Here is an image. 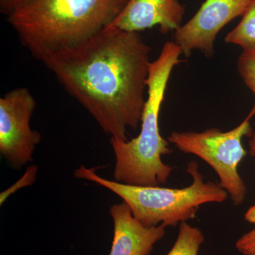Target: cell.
<instances>
[{"label":"cell","instance_id":"4","mask_svg":"<svg viewBox=\"0 0 255 255\" xmlns=\"http://www.w3.org/2000/svg\"><path fill=\"white\" fill-rule=\"evenodd\" d=\"M187 172L193 178L192 184L182 189L130 185L100 177L95 169L80 166L74 176L95 182L122 198L131 210L132 216L145 227L159 223L165 227H176L188 220L195 219L201 206L208 203L227 200V191L219 183L205 182L195 161L188 164Z\"/></svg>","mask_w":255,"mask_h":255},{"label":"cell","instance_id":"12","mask_svg":"<svg viewBox=\"0 0 255 255\" xmlns=\"http://www.w3.org/2000/svg\"><path fill=\"white\" fill-rule=\"evenodd\" d=\"M237 68L242 80L255 95V49L243 50L238 58Z\"/></svg>","mask_w":255,"mask_h":255},{"label":"cell","instance_id":"11","mask_svg":"<svg viewBox=\"0 0 255 255\" xmlns=\"http://www.w3.org/2000/svg\"><path fill=\"white\" fill-rule=\"evenodd\" d=\"M205 237L199 228L187 222L179 224L175 243L167 255H198Z\"/></svg>","mask_w":255,"mask_h":255},{"label":"cell","instance_id":"1","mask_svg":"<svg viewBox=\"0 0 255 255\" xmlns=\"http://www.w3.org/2000/svg\"><path fill=\"white\" fill-rule=\"evenodd\" d=\"M151 48L140 32L106 28L42 62L112 138L141 124Z\"/></svg>","mask_w":255,"mask_h":255},{"label":"cell","instance_id":"8","mask_svg":"<svg viewBox=\"0 0 255 255\" xmlns=\"http://www.w3.org/2000/svg\"><path fill=\"white\" fill-rule=\"evenodd\" d=\"M185 7L178 0H128L107 28L140 32L155 26L163 34L182 26Z\"/></svg>","mask_w":255,"mask_h":255},{"label":"cell","instance_id":"15","mask_svg":"<svg viewBox=\"0 0 255 255\" xmlns=\"http://www.w3.org/2000/svg\"><path fill=\"white\" fill-rule=\"evenodd\" d=\"M32 0H0L1 11L6 16L22 7Z\"/></svg>","mask_w":255,"mask_h":255},{"label":"cell","instance_id":"7","mask_svg":"<svg viewBox=\"0 0 255 255\" xmlns=\"http://www.w3.org/2000/svg\"><path fill=\"white\" fill-rule=\"evenodd\" d=\"M252 1L206 0L194 16L174 32L173 41L186 57L198 50L211 58L219 32L233 19L243 16Z\"/></svg>","mask_w":255,"mask_h":255},{"label":"cell","instance_id":"14","mask_svg":"<svg viewBox=\"0 0 255 255\" xmlns=\"http://www.w3.org/2000/svg\"><path fill=\"white\" fill-rule=\"evenodd\" d=\"M236 248L243 255H255V228L240 238Z\"/></svg>","mask_w":255,"mask_h":255},{"label":"cell","instance_id":"10","mask_svg":"<svg viewBox=\"0 0 255 255\" xmlns=\"http://www.w3.org/2000/svg\"><path fill=\"white\" fill-rule=\"evenodd\" d=\"M225 41L241 46L243 50L255 49V0L252 1L241 22L228 33Z\"/></svg>","mask_w":255,"mask_h":255},{"label":"cell","instance_id":"9","mask_svg":"<svg viewBox=\"0 0 255 255\" xmlns=\"http://www.w3.org/2000/svg\"><path fill=\"white\" fill-rule=\"evenodd\" d=\"M114 221V239L110 255H150L154 246L165 236V226L145 227L132 216L127 203L110 209Z\"/></svg>","mask_w":255,"mask_h":255},{"label":"cell","instance_id":"13","mask_svg":"<svg viewBox=\"0 0 255 255\" xmlns=\"http://www.w3.org/2000/svg\"><path fill=\"white\" fill-rule=\"evenodd\" d=\"M37 173H38V167L35 164H30L26 167V171L21 176V177L16 181L13 185L2 191L0 194V205H2L5 201L10 196L14 194L16 191L22 189V188L30 187L33 185L36 180Z\"/></svg>","mask_w":255,"mask_h":255},{"label":"cell","instance_id":"6","mask_svg":"<svg viewBox=\"0 0 255 255\" xmlns=\"http://www.w3.org/2000/svg\"><path fill=\"white\" fill-rule=\"evenodd\" d=\"M36 103L31 92L19 87L0 98V153L15 170L33 162L41 135L31 128Z\"/></svg>","mask_w":255,"mask_h":255},{"label":"cell","instance_id":"16","mask_svg":"<svg viewBox=\"0 0 255 255\" xmlns=\"http://www.w3.org/2000/svg\"><path fill=\"white\" fill-rule=\"evenodd\" d=\"M250 154L253 157H255V129L253 130V135L249 141Z\"/></svg>","mask_w":255,"mask_h":255},{"label":"cell","instance_id":"3","mask_svg":"<svg viewBox=\"0 0 255 255\" xmlns=\"http://www.w3.org/2000/svg\"><path fill=\"white\" fill-rule=\"evenodd\" d=\"M182 54V50L173 41L164 43L158 58L150 64L140 133L130 140L111 137L116 158V182L159 187L166 184L174 170L173 167L162 160V156L170 155L173 150L159 132V116L171 73L182 61L179 58Z\"/></svg>","mask_w":255,"mask_h":255},{"label":"cell","instance_id":"2","mask_svg":"<svg viewBox=\"0 0 255 255\" xmlns=\"http://www.w3.org/2000/svg\"><path fill=\"white\" fill-rule=\"evenodd\" d=\"M128 0H32L7 16L20 41L41 60L108 27Z\"/></svg>","mask_w":255,"mask_h":255},{"label":"cell","instance_id":"5","mask_svg":"<svg viewBox=\"0 0 255 255\" xmlns=\"http://www.w3.org/2000/svg\"><path fill=\"white\" fill-rule=\"evenodd\" d=\"M255 116V105L246 119L232 130L222 132L212 128L200 132L174 131L167 138L178 150L195 155L209 164L236 206L243 204L247 195V187L238 173V165L247 155L242 141L245 136L253 135L251 120Z\"/></svg>","mask_w":255,"mask_h":255}]
</instances>
